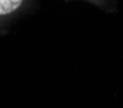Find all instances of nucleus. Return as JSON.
I'll use <instances>...</instances> for the list:
<instances>
[{"instance_id":"nucleus-1","label":"nucleus","mask_w":123,"mask_h":108,"mask_svg":"<svg viewBox=\"0 0 123 108\" xmlns=\"http://www.w3.org/2000/svg\"><path fill=\"white\" fill-rule=\"evenodd\" d=\"M22 4V0H0V15L9 14Z\"/></svg>"}]
</instances>
